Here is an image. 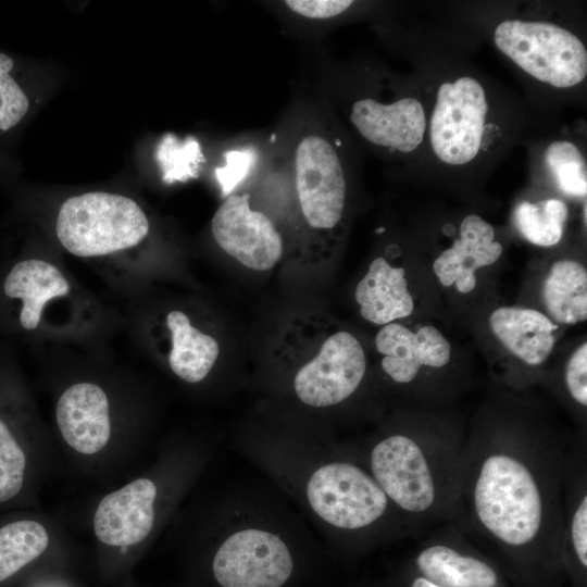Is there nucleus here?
<instances>
[{
    "label": "nucleus",
    "mask_w": 587,
    "mask_h": 587,
    "mask_svg": "<svg viewBox=\"0 0 587 587\" xmlns=\"http://www.w3.org/2000/svg\"><path fill=\"white\" fill-rule=\"evenodd\" d=\"M580 440L514 423L465 439L451 525L485 540L525 587H558L564 575V489Z\"/></svg>",
    "instance_id": "f257e3e1"
},
{
    "label": "nucleus",
    "mask_w": 587,
    "mask_h": 587,
    "mask_svg": "<svg viewBox=\"0 0 587 587\" xmlns=\"http://www.w3.org/2000/svg\"><path fill=\"white\" fill-rule=\"evenodd\" d=\"M286 467L291 469L279 478L346 547L364 549L412 535L359 451L302 449V455L286 459Z\"/></svg>",
    "instance_id": "f03ea898"
},
{
    "label": "nucleus",
    "mask_w": 587,
    "mask_h": 587,
    "mask_svg": "<svg viewBox=\"0 0 587 587\" xmlns=\"http://www.w3.org/2000/svg\"><path fill=\"white\" fill-rule=\"evenodd\" d=\"M465 439L449 429L399 428L359 451L413 535L455 516Z\"/></svg>",
    "instance_id": "7ed1b4c3"
},
{
    "label": "nucleus",
    "mask_w": 587,
    "mask_h": 587,
    "mask_svg": "<svg viewBox=\"0 0 587 587\" xmlns=\"http://www.w3.org/2000/svg\"><path fill=\"white\" fill-rule=\"evenodd\" d=\"M280 158L304 225L316 234L334 230L345 214L348 185L341 155L329 133L317 120L304 118Z\"/></svg>",
    "instance_id": "20e7f679"
},
{
    "label": "nucleus",
    "mask_w": 587,
    "mask_h": 587,
    "mask_svg": "<svg viewBox=\"0 0 587 587\" xmlns=\"http://www.w3.org/2000/svg\"><path fill=\"white\" fill-rule=\"evenodd\" d=\"M55 230L68 252L88 258L138 245L148 235L149 222L130 198L95 191L68 198L59 210Z\"/></svg>",
    "instance_id": "39448f33"
},
{
    "label": "nucleus",
    "mask_w": 587,
    "mask_h": 587,
    "mask_svg": "<svg viewBox=\"0 0 587 587\" xmlns=\"http://www.w3.org/2000/svg\"><path fill=\"white\" fill-rule=\"evenodd\" d=\"M494 39L503 54L537 80L569 88L586 77L584 43L555 24L507 20L496 27Z\"/></svg>",
    "instance_id": "423d86ee"
},
{
    "label": "nucleus",
    "mask_w": 587,
    "mask_h": 587,
    "mask_svg": "<svg viewBox=\"0 0 587 587\" xmlns=\"http://www.w3.org/2000/svg\"><path fill=\"white\" fill-rule=\"evenodd\" d=\"M295 571L290 545L280 534L259 525L230 532L211 562L218 587H285Z\"/></svg>",
    "instance_id": "0eeeda50"
},
{
    "label": "nucleus",
    "mask_w": 587,
    "mask_h": 587,
    "mask_svg": "<svg viewBox=\"0 0 587 587\" xmlns=\"http://www.w3.org/2000/svg\"><path fill=\"white\" fill-rule=\"evenodd\" d=\"M488 103L482 84L462 76L439 86L429 138L436 157L450 165L472 161L480 149Z\"/></svg>",
    "instance_id": "6e6552de"
},
{
    "label": "nucleus",
    "mask_w": 587,
    "mask_h": 587,
    "mask_svg": "<svg viewBox=\"0 0 587 587\" xmlns=\"http://www.w3.org/2000/svg\"><path fill=\"white\" fill-rule=\"evenodd\" d=\"M366 360L359 340L348 332H337L319 353L294 377L298 399L312 408H328L349 399L360 387Z\"/></svg>",
    "instance_id": "1a4fd4ad"
},
{
    "label": "nucleus",
    "mask_w": 587,
    "mask_h": 587,
    "mask_svg": "<svg viewBox=\"0 0 587 587\" xmlns=\"http://www.w3.org/2000/svg\"><path fill=\"white\" fill-rule=\"evenodd\" d=\"M211 228L220 248L246 267L266 271L282 258V234L267 214L252 208L249 192L228 195L215 211Z\"/></svg>",
    "instance_id": "9d476101"
},
{
    "label": "nucleus",
    "mask_w": 587,
    "mask_h": 587,
    "mask_svg": "<svg viewBox=\"0 0 587 587\" xmlns=\"http://www.w3.org/2000/svg\"><path fill=\"white\" fill-rule=\"evenodd\" d=\"M466 537L446 524L419 545L411 570L439 587H507L498 566Z\"/></svg>",
    "instance_id": "9b49d317"
},
{
    "label": "nucleus",
    "mask_w": 587,
    "mask_h": 587,
    "mask_svg": "<svg viewBox=\"0 0 587 587\" xmlns=\"http://www.w3.org/2000/svg\"><path fill=\"white\" fill-rule=\"evenodd\" d=\"M375 346L384 355L383 371L399 385L414 383L423 367L441 369L451 360L449 341L430 325L412 332L398 323L386 324L378 330Z\"/></svg>",
    "instance_id": "f8f14e48"
},
{
    "label": "nucleus",
    "mask_w": 587,
    "mask_h": 587,
    "mask_svg": "<svg viewBox=\"0 0 587 587\" xmlns=\"http://www.w3.org/2000/svg\"><path fill=\"white\" fill-rule=\"evenodd\" d=\"M349 120L366 141L403 153L415 150L426 130L424 108L412 97L391 103L360 98L352 103Z\"/></svg>",
    "instance_id": "ddd939ff"
},
{
    "label": "nucleus",
    "mask_w": 587,
    "mask_h": 587,
    "mask_svg": "<svg viewBox=\"0 0 587 587\" xmlns=\"http://www.w3.org/2000/svg\"><path fill=\"white\" fill-rule=\"evenodd\" d=\"M155 484L138 478L99 502L93 515L97 538L112 547H129L148 537L154 524Z\"/></svg>",
    "instance_id": "4468645a"
},
{
    "label": "nucleus",
    "mask_w": 587,
    "mask_h": 587,
    "mask_svg": "<svg viewBox=\"0 0 587 587\" xmlns=\"http://www.w3.org/2000/svg\"><path fill=\"white\" fill-rule=\"evenodd\" d=\"M55 416L65 442L83 454L101 451L111 435L108 397L96 384L78 383L60 397Z\"/></svg>",
    "instance_id": "2eb2a0df"
},
{
    "label": "nucleus",
    "mask_w": 587,
    "mask_h": 587,
    "mask_svg": "<svg viewBox=\"0 0 587 587\" xmlns=\"http://www.w3.org/2000/svg\"><path fill=\"white\" fill-rule=\"evenodd\" d=\"M502 245L495 240V229L476 214L466 215L460 225V237L433 263V270L445 287L455 285L461 294L476 287V271L498 261Z\"/></svg>",
    "instance_id": "dca6fc26"
},
{
    "label": "nucleus",
    "mask_w": 587,
    "mask_h": 587,
    "mask_svg": "<svg viewBox=\"0 0 587 587\" xmlns=\"http://www.w3.org/2000/svg\"><path fill=\"white\" fill-rule=\"evenodd\" d=\"M562 564L574 587H586L587 573V449L580 440L565 480Z\"/></svg>",
    "instance_id": "f3484780"
},
{
    "label": "nucleus",
    "mask_w": 587,
    "mask_h": 587,
    "mask_svg": "<svg viewBox=\"0 0 587 587\" xmlns=\"http://www.w3.org/2000/svg\"><path fill=\"white\" fill-rule=\"evenodd\" d=\"M489 325L498 340L529 366L542 364L555 344L553 332L558 325L534 309L498 308L490 314Z\"/></svg>",
    "instance_id": "a211bd4d"
},
{
    "label": "nucleus",
    "mask_w": 587,
    "mask_h": 587,
    "mask_svg": "<svg viewBox=\"0 0 587 587\" xmlns=\"http://www.w3.org/2000/svg\"><path fill=\"white\" fill-rule=\"evenodd\" d=\"M354 297L361 316L376 325L407 317L414 310L404 268L391 266L383 257L371 262L355 287Z\"/></svg>",
    "instance_id": "6ab92c4d"
},
{
    "label": "nucleus",
    "mask_w": 587,
    "mask_h": 587,
    "mask_svg": "<svg viewBox=\"0 0 587 587\" xmlns=\"http://www.w3.org/2000/svg\"><path fill=\"white\" fill-rule=\"evenodd\" d=\"M9 299L21 300L20 325L26 330L38 327L45 304L68 294L70 285L59 268L38 259L22 260L10 268L2 285Z\"/></svg>",
    "instance_id": "aec40b11"
},
{
    "label": "nucleus",
    "mask_w": 587,
    "mask_h": 587,
    "mask_svg": "<svg viewBox=\"0 0 587 587\" xmlns=\"http://www.w3.org/2000/svg\"><path fill=\"white\" fill-rule=\"evenodd\" d=\"M166 325L172 335V349L168 363L172 371L187 383L204 379L213 367L220 347L210 335L201 333L190 324L182 311H171Z\"/></svg>",
    "instance_id": "412c9836"
},
{
    "label": "nucleus",
    "mask_w": 587,
    "mask_h": 587,
    "mask_svg": "<svg viewBox=\"0 0 587 587\" xmlns=\"http://www.w3.org/2000/svg\"><path fill=\"white\" fill-rule=\"evenodd\" d=\"M542 300L559 324H577L587 319V271L574 260L554 262L542 285Z\"/></svg>",
    "instance_id": "4be33fe9"
},
{
    "label": "nucleus",
    "mask_w": 587,
    "mask_h": 587,
    "mask_svg": "<svg viewBox=\"0 0 587 587\" xmlns=\"http://www.w3.org/2000/svg\"><path fill=\"white\" fill-rule=\"evenodd\" d=\"M49 535L36 521L23 520L0 528V582L38 558L47 549Z\"/></svg>",
    "instance_id": "5701e85b"
},
{
    "label": "nucleus",
    "mask_w": 587,
    "mask_h": 587,
    "mask_svg": "<svg viewBox=\"0 0 587 587\" xmlns=\"http://www.w3.org/2000/svg\"><path fill=\"white\" fill-rule=\"evenodd\" d=\"M513 218L526 240L536 246L551 247L563 236L567 207L560 199H547L537 203L522 201L515 207Z\"/></svg>",
    "instance_id": "b1692460"
},
{
    "label": "nucleus",
    "mask_w": 587,
    "mask_h": 587,
    "mask_svg": "<svg viewBox=\"0 0 587 587\" xmlns=\"http://www.w3.org/2000/svg\"><path fill=\"white\" fill-rule=\"evenodd\" d=\"M155 158L167 184L196 177L203 161L200 145L193 137L180 141L174 134H166L161 139Z\"/></svg>",
    "instance_id": "393cba45"
},
{
    "label": "nucleus",
    "mask_w": 587,
    "mask_h": 587,
    "mask_svg": "<svg viewBox=\"0 0 587 587\" xmlns=\"http://www.w3.org/2000/svg\"><path fill=\"white\" fill-rule=\"evenodd\" d=\"M546 162L564 193L578 198L586 196V163L573 142L565 140L552 142L546 151Z\"/></svg>",
    "instance_id": "a878e982"
},
{
    "label": "nucleus",
    "mask_w": 587,
    "mask_h": 587,
    "mask_svg": "<svg viewBox=\"0 0 587 587\" xmlns=\"http://www.w3.org/2000/svg\"><path fill=\"white\" fill-rule=\"evenodd\" d=\"M25 454L8 425L0 419V502L16 496L23 486Z\"/></svg>",
    "instance_id": "bb28decb"
},
{
    "label": "nucleus",
    "mask_w": 587,
    "mask_h": 587,
    "mask_svg": "<svg viewBox=\"0 0 587 587\" xmlns=\"http://www.w3.org/2000/svg\"><path fill=\"white\" fill-rule=\"evenodd\" d=\"M13 60L0 52V130H9L27 113L29 101L10 75Z\"/></svg>",
    "instance_id": "cd10ccee"
},
{
    "label": "nucleus",
    "mask_w": 587,
    "mask_h": 587,
    "mask_svg": "<svg viewBox=\"0 0 587 587\" xmlns=\"http://www.w3.org/2000/svg\"><path fill=\"white\" fill-rule=\"evenodd\" d=\"M280 3L287 13L302 22L322 23L340 16L354 2L349 0H286Z\"/></svg>",
    "instance_id": "c85d7f7f"
},
{
    "label": "nucleus",
    "mask_w": 587,
    "mask_h": 587,
    "mask_svg": "<svg viewBox=\"0 0 587 587\" xmlns=\"http://www.w3.org/2000/svg\"><path fill=\"white\" fill-rule=\"evenodd\" d=\"M564 387L579 408L587 405V344L583 342L570 357L564 371Z\"/></svg>",
    "instance_id": "c756f323"
},
{
    "label": "nucleus",
    "mask_w": 587,
    "mask_h": 587,
    "mask_svg": "<svg viewBox=\"0 0 587 587\" xmlns=\"http://www.w3.org/2000/svg\"><path fill=\"white\" fill-rule=\"evenodd\" d=\"M252 160L253 155L248 150H236L226 154L225 165L215 171L216 178L226 197L234 192L236 185L248 175L253 164Z\"/></svg>",
    "instance_id": "7c9ffc66"
},
{
    "label": "nucleus",
    "mask_w": 587,
    "mask_h": 587,
    "mask_svg": "<svg viewBox=\"0 0 587 587\" xmlns=\"http://www.w3.org/2000/svg\"><path fill=\"white\" fill-rule=\"evenodd\" d=\"M412 575L408 578L407 587H439L411 570Z\"/></svg>",
    "instance_id": "2f4dec72"
}]
</instances>
